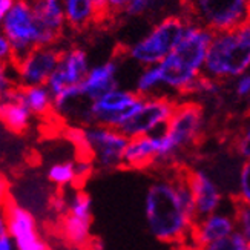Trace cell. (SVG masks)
Wrapping results in <instances>:
<instances>
[{
	"instance_id": "cell-1",
	"label": "cell",
	"mask_w": 250,
	"mask_h": 250,
	"mask_svg": "<svg viewBox=\"0 0 250 250\" xmlns=\"http://www.w3.org/2000/svg\"><path fill=\"white\" fill-rule=\"evenodd\" d=\"M145 220L149 233L163 244L189 241L197 216L186 173H170L149 183L145 193Z\"/></svg>"
},
{
	"instance_id": "cell-2",
	"label": "cell",
	"mask_w": 250,
	"mask_h": 250,
	"mask_svg": "<svg viewBox=\"0 0 250 250\" xmlns=\"http://www.w3.org/2000/svg\"><path fill=\"white\" fill-rule=\"evenodd\" d=\"M213 32L188 20L180 42L158 64L163 89L177 94H190L195 82L203 75L206 52Z\"/></svg>"
},
{
	"instance_id": "cell-3",
	"label": "cell",
	"mask_w": 250,
	"mask_h": 250,
	"mask_svg": "<svg viewBox=\"0 0 250 250\" xmlns=\"http://www.w3.org/2000/svg\"><path fill=\"white\" fill-rule=\"evenodd\" d=\"M250 66V25L249 21L232 31L215 32L206 52L203 75L221 82L236 79Z\"/></svg>"
},
{
	"instance_id": "cell-4",
	"label": "cell",
	"mask_w": 250,
	"mask_h": 250,
	"mask_svg": "<svg viewBox=\"0 0 250 250\" xmlns=\"http://www.w3.org/2000/svg\"><path fill=\"white\" fill-rule=\"evenodd\" d=\"M204 130V112L195 102L177 103L166 127L155 138V166H169L193 145L198 143Z\"/></svg>"
},
{
	"instance_id": "cell-5",
	"label": "cell",
	"mask_w": 250,
	"mask_h": 250,
	"mask_svg": "<svg viewBox=\"0 0 250 250\" xmlns=\"http://www.w3.org/2000/svg\"><path fill=\"white\" fill-rule=\"evenodd\" d=\"M66 135L79 150L80 157L89 158L94 166L103 170L123 167V157L129 138L120 129L86 125L82 127H71Z\"/></svg>"
},
{
	"instance_id": "cell-6",
	"label": "cell",
	"mask_w": 250,
	"mask_h": 250,
	"mask_svg": "<svg viewBox=\"0 0 250 250\" xmlns=\"http://www.w3.org/2000/svg\"><path fill=\"white\" fill-rule=\"evenodd\" d=\"M186 25L188 19L178 16H169L163 19L143 39H140L129 48V59L143 68L158 64L175 48Z\"/></svg>"
},
{
	"instance_id": "cell-7",
	"label": "cell",
	"mask_w": 250,
	"mask_h": 250,
	"mask_svg": "<svg viewBox=\"0 0 250 250\" xmlns=\"http://www.w3.org/2000/svg\"><path fill=\"white\" fill-rule=\"evenodd\" d=\"M143 97L130 89L115 88L102 95L100 99L89 102L83 112V125H100L106 127L122 129L141 104Z\"/></svg>"
},
{
	"instance_id": "cell-8",
	"label": "cell",
	"mask_w": 250,
	"mask_h": 250,
	"mask_svg": "<svg viewBox=\"0 0 250 250\" xmlns=\"http://www.w3.org/2000/svg\"><path fill=\"white\" fill-rule=\"evenodd\" d=\"M189 19L209 31H232L249 21V0H188Z\"/></svg>"
},
{
	"instance_id": "cell-9",
	"label": "cell",
	"mask_w": 250,
	"mask_h": 250,
	"mask_svg": "<svg viewBox=\"0 0 250 250\" xmlns=\"http://www.w3.org/2000/svg\"><path fill=\"white\" fill-rule=\"evenodd\" d=\"M0 31L6 36L14 52V63L37 46L39 25L31 0H14ZM13 63V64H14Z\"/></svg>"
},
{
	"instance_id": "cell-10",
	"label": "cell",
	"mask_w": 250,
	"mask_h": 250,
	"mask_svg": "<svg viewBox=\"0 0 250 250\" xmlns=\"http://www.w3.org/2000/svg\"><path fill=\"white\" fill-rule=\"evenodd\" d=\"M177 107V102L167 95L143 97L138 111L120 129L127 138L154 135L166 127Z\"/></svg>"
},
{
	"instance_id": "cell-11",
	"label": "cell",
	"mask_w": 250,
	"mask_h": 250,
	"mask_svg": "<svg viewBox=\"0 0 250 250\" xmlns=\"http://www.w3.org/2000/svg\"><path fill=\"white\" fill-rule=\"evenodd\" d=\"M94 204L88 193L74 189L68 193L66 210L60 216V230L64 241L72 247L83 249L91 241Z\"/></svg>"
},
{
	"instance_id": "cell-12",
	"label": "cell",
	"mask_w": 250,
	"mask_h": 250,
	"mask_svg": "<svg viewBox=\"0 0 250 250\" xmlns=\"http://www.w3.org/2000/svg\"><path fill=\"white\" fill-rule=\"evenodd\" d=\"M3 209L8 218V235L17 250H49L36 215L28 208L9 198Z\"/></svg>"
},
{
	"instance_id": "cell-13",
	"label": "cell",
	"mask_w": 250,
	"mask_h": 250,
	"mask_svg": "<svg viewBox=\"0 0 250 250\" xmlns=\"http://www.w3.org/2000/svg\"><path fill=\"white\" fill-rule=\"evenodd\" d=\"M60 52L54 46H36L17 60L13 66L19 86L46 84L59 63Z\"/></svg>"
},
{
	"instance_id": "cell-14",
	"label": "cell",
	"mask_w": 250,
	"mask_h": 250,
	"mask_svg": "<svg viewBox=\"0 0 250 250\" xmlns=\"http://www.w3.org/2000/svg\"><path fill=\"white\" fill-rule=\"evenodd\" d=\"M91 68L88 52L82 48H69L60 52V59L54 72L46 82V88L52 95L60 91L79 86Z\"/></svg>"
},
{
	"instance_id": "cell-15",
	"label": "cell",
	"mask_w": 250,
	"mask_h": 250,
	"mask_svg": "<svg viewBox=\"0 0 250 250\" xmlns=\"http://www.w3.org/2000/svg\"><path fill=\"white\" fill-rule=\"evenodd\" d=\"M186 183L192 195L197 218L210 215L223 208L224 193L210 172L206 169H193L186 173Z\"/></svg>"
},
{
	"instance_id": "cell-16",
	"label": "cell",
	"mask_w": 250,
	"mask_h": 250,
	"mask_svg": "<svg viewBox=\"0 0 250 250\" xmlns=\"http://www.w3.org/2000/svg\"><path fill=\"white\" fill-rule=\"evenodd\" d=\"M236 232L235 216L233 212L229 210H216L210 215L197 218L192 226V230L189 235V244L195 249H200L203 246H208L210 243L224 240Z\"/></svg>"
},
{
	"instance_id": "cell-17",
	"label": "cell",
	"mask_w": 250,
	"mask_h": 250,
	"mask_svg": "<svg viewBox=\"0 0 250 250\" xmlns=\"http://www.w3.org/2000/svg\"><path fill=\"white\" fill-rule=\"evenodd\" d=\"M118 66L117 60H107L102 64L89 68L86 77L80 83V95L86 102H94L102 95L118 88Z\"/></svg>"
},
{
	"instance_id": "cell-18",
	"label": "cell",
	"mask_w": 250,
	"mask_h": 250,
	"mask_svg": "<svg viewBox=\"0 0 250 250\" xmlns=\"http://www.w3.org/2000/svg\"><path fill=\"white\" fill-rule=\"evenodd\" d=\"M155 155L157 149L154 135L129 138L123 157V167L138 170L155 166Z\"/></svg>"
},
{
	"instance_id": "cell-19",
	"label": "cell",
	"mask_w": 250,
	"mask_h": 250,
	"mask_svg": "<svg viewBox=\"0 0 250 250\" xmlns=\"http://www.w3.org/2000/svg\"><path fill=\"white\" fill-rule=\"evenodd\" d=\"M0 122L6 129L16 134H23L29 129L32 115L19 99L17 89L6 99L0 100Z\"/></svg>"
},
{
	"instance_id": "cell-20",
	"label": "cell",
	"mask_w": 250,
	"mask_h": 250,
	"mask_svg": "<svg viewBox=\"0 0 250 250\" xmlns=\"http://www.w3.org/2000/svg\"><path fill=\"white\" fill-rule=\"evenodd\" d=\"M64 23L72 29H86L100 20L99 9L94 0H62Z\"/></svg>"
},
{
	"instance_id": "cell-21",
	"label": "cell",
	"mask_w": 250,
	"mask_h": 250,
	"mask_svg": "<svg viewBox=\"0 0 250 250\" xmlns=\"http://www.w3.org/2000/svg\"><path fill=\"white\" fill-rule=\"evenodd\" d=\"M19 99L26 106L32 117H46L54 112L52 107V94L46 88V84L39 86H19Z\"/></svg>"
},
{
	"instance_id": "cell-22",
	"label": "cell",
	"mask_w": 250,
	"mask_h": 250,
	"mask_svg": "<svg viewBox=\"0 0 250 250\" xmlns=\"http://www.w3.org/2000/svg\"><path fill=\"white\" fill-rule=\"evenodd\" d=\"M48 181L56 186L59 190H64L68 188H75L79 181L77 166L75 160H57L52 161L46 169Z\"/></svg>"
},
{
	"instance_id": "cell-23",
	"label": "cell",
	"mask_w": 250,
	"mask_h": 250,
	"mask_svg": "<svg viewBox=\"0 0 250 250\" xmlns=\"http://www.w3.org/2000/svg\"><path fill=\"white\" fill-rule=\"evenodd\" d=\"M161 89L163 86H161V79L157 64L143 68V71L137 77L134 92H137L140 97H150V95H158Z\"/></svg>"
},
{
	"instance_id": "cell-24",
	"label": "cell",
	"mask_w": 250,
	"mask_h": 250,
	"mask_svg": "<svg viewBox=\"0 0 250 250\" xmlns=\"http://www.w3.org/2000/svg\"><path fill=\"white\" fill-rule=\"evenodd\" d=\"M197 250H250V240H247L240 232H235L224 240L210 243Z\"/></svg>"
},
{
	"instance_id": "cell-25",
	"label": "cell",
	"mask_w": 250,
	"mask_h": 250,
	"mask_svg": "<svg viewBox=\"0 0 250 250\" xmlns=\"http://www.w3.org/2000/svg\"><path fill=\"white\" fill-rule=\"evenodd\" d=\"M17 77L11 63H0V100L6 99L17 89Z\"/></svg>"
},
{
	"instance_id": "cell-26",
	"label": "cell",
	"mask_w": 250,
	"mask_h": 250,
	"mask_svg": "<svg viewBox=\"0 0 250 250\" xmlns=\"http://www.w3.org/2000/svg\"><path fill=\"white\" fill-rule=\"evenodd\" d=\"M233 216L236 232L250 240V206L247 203H238L236 208H233Z\"/></svg>"
},
{
	"instance_id": "cell-27",
	"label": "cell",
	"mask_w": 250,
	"mask_h": 250,
	"mask_svg": "<svg viewBox=\"0 0 250 250\" xmlns=\"http://www.w3.org/2000/svg\"><path fill=\"white\" fill-rule=\"evenodd\" d=\"M238 200L240 203H250V163L244 161L238 173Z\"/></svg>"
},
{
	"instance_id": "cell-28",
	"label": "cell",
	"mask_w": 250,
	"mask_h": 250,
	"mask_svg": "<svg viewBox=\"0 0 250 250\" xmlns=\"http://www.w3.org/2000/svg\"><path fill=\"white\" fill-rule=\"evenodd\" d=\"M157 2L158 0H132V2L127 5V8L125 9V13L129 17H135V16L146 13V11L150 9Z\"/></svg>"
},
{
	"instance_id": "cell-29",
	"label": "cell",
	"mask_w": 250,
	"mask_h": 250,
	"mask_svg": "<svg viewBox=\"0 0 250 250\" xmlns=\"http://www.w3.org/2000/svg\"><path fill=\"white\" fill-rule=\"evenodd\" d=\"M235 149H236L238 157L243 158L244 161H249V158H250V132H249V129L244 130V132L238 137L236 143H235Z\"/></svg>"
},
{
	"instance_id": "cell-30",
	"label": "cell",
	"mask_w": 250,
	"mask_h": 250,
	"mask_svg": "<svg viewBox=\"0 0 250 250\" xmlns=\"http://www.w3.org/2000/svg\"><path fill=\"white\" fill-rule=\"evenodd\" d=\"M0 63H14V52L6 36L0 31Z\"/></svg>"
},
{
	"instance_id": "cell-31",
	"label": "cell",
	"mask_w": 250,
	"mask_h": 250,
	"mask_svg": "<svg viewBox=\"0 0 250 250\" xmlns=\"http://www.w3.org/2000/svg\"><path fill=\"white\" fill-rule=\"evenodd\" d=\"M235 94L240 97V99H247L250 94V75L249 72L236 77L235 82Z\"/></svg>"
},
{
	"instance_id": "cell-32",
	"label": "cell",
	"mask_w": 250,
	"mask_h": 250,
	"mask_svg": "<svg viewBox=\"0 0 250 250\" xmlns=\"http://www.w3.org/2000/svg\"><path fill=\"white\" fill-rule=\"evenodd\" d=\"M132 0H104L106 16H112L118 13H125V9Z\"/></svg>"
},
{
	"instance_id": "cell-33",
	"label": "cell",
	"mask_w": 250,
	"mask_h": 250,
	"mask_svg": "<svg viewBox=\"0 0 250 250\" xmlns=\"http://www.w3.org/2000/svg\"><path fill=\"white\" fill-rule=\"evenodd\" d=\"M11 198V192H9V181L8 178L0 173V209L5 208V204Z\"/></svg>"
},
{
	"instance_id": "cell-34",
	"label": "cell",
	"mask_w": 250,
	"mask_h": 250,
	"mask_svg": "<svg viewBox=\"0 0 250 250\" xmlns=\"http://www.w3.org/2000/svg\"><path fill=\"white\" fill-rule=\"evenodd\" d=\"M13 5H14V0H0V28H2L3 20Z\"/></svg>"
},
{
	"instance_id": "cell-35",
	"label": "cell",
	"mask_w": 250,
	"mask_h": 250,
	"mask_svg": "<svg viewBox=\"0 0 250 250\" xmlns=\"http://www.w3.org/2000/svg\"><path fill=\"white\" fill-rule=\"evenodd\" d=\"M8 235V218H6V212L2 208L0 209V238Z\"/></svg>"
},
{
	"instance_id": "cell-36",
	"label": "cell",
	"mask_w": 250,
	"mask_h": 250,
	"mask_svg": "<svg viewBox=\"0 0 250 250\" xmlns=\"http://www.w3.org/2000/svg\"><path fill=\"white\" fill-rule=\"evenodd\" d=\"M0 250H17L13 240L9 238V235H5L0 238Z\"/></svg>"
},
{
	"instance_id": "cell-37",
	"label": "cell",
	"mask_w": 250,
	"mask_h": 250,
	"mask_svg": "<svg viewBox=\"0 0 250 250\" xmlns=\"http://www.w3.org/2000/svg\"><path fill=\"white\" fill-rule=\"evenodd\" d=\"M167 250H197L193 246H190L189 243H181V244H173V246H169Z\"/></svg>"
}]
</instances>
